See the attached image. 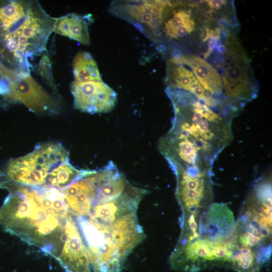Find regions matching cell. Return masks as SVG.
Segmentation results:
<instances>
[{"instance_id":"ba28073f","label":"cell","mask_w":272,"mask_h":272,"mask_svg":"<svg viewBox=\"0 0 272 272\" xmlns=\"http://www.w3.org/2000/svg\"><path fill=\"white\" fill-rule=\"evenodd\" d=\"M167 1H124L112 2L109 12L133 25L141 32L156 31L162 25L166 10L172 7Z\"/></svg>"},{"instance_id":"7a4b0ae2","label":"cell","mask_w":272,"mask_h":272,"mask_svg":"<svg viewBox=\"0 0 272 272\" xmlns=\"http://www.w3.org/2000/svg\"><path fill=\"white\" fill-rule=\"evenodd\" d=\"M0 208V225L7 232L55 257L61 251L68 206L58 189L11 183Z\"/></svg>"},{"instance_id":"3957f363","label":"cell","mask_w":272,"mask_h":272,"mask_svg":"<svg viewBox=\"0 0 272 272\" xmlns=\"http://www.w3.org/2000/svg\"><path fill=\"white\" fill-rule=\"evenodd\" d=\"M55 21L37 1L0 3V42L20 74L30 75L29 59L44 53Z\"/></svg>"},{"instance_id":"4fadbf2b","label":"cell","mask_w":272,"mask_h":272,"mask_svg":"<svg viewBox=\"0 0 272 272\" xmlns=\"http://www.w3.org/2000/svg\"><path fill=\"white\" fill-rule=\"evenodd\" d=\"M165 83L167 87L188 91L192 93L200 85L192 72L174 56L166 63Z\"/></svg>"},{"instance_id":"8992f818","label":"cell","mask_w":272,"mask_h":272,"mask_svg":"<svg viewBox=\"0 0 272 272\" xmlns=\"http://www.w3.org/2000/svg\"><path fill=\"white\" fill-rule=\"evenodd\" d=\"M224 46L222 80L225 95L241 102L251 101L257 96L258 86L250 59L239 39L233 35H229Z\"/></svg>"},{"instance_id":"8fae6325","label":"cell","mask_w":272,"mask_h":272,"mask_svg":"<svg viewBox=\"0 0 272 272\" xmlns=\"http://www.w3.org/2000/svg\"><path fill=\"white\" fill-rule=\"evenodd\" d=\"M178 60L190 68L200 85L212 96H220L223 92L222 78L210 63L196 55H178Z\"/></svg>"},{"instance_id":"ac0fdd59","label":"cell","mask_w":272,"mask_h":272,"mask_svg":"<svg viewBox=\"0 0 272 272\" xmlns=\"http://www.w3.org/2000/svg\"><path fill=\"white\" fill-rule=\"evenodd\" d=\"M229 240L230 243L232 245L233 251H235V250H238V249H247L239 248L237 246L236 243H235L233 239L231 238V235H230V237L229 238ZM248 250H250V249H248ZM253 252L254 253H255L258 255V256L260 258V259L263 261V262L264 263H265L267 261H268L269 259L270 255H271V252L270 253H258L255 252L254 251H253Z\"/></svg>"},{"instance_id":"5b68a950","label":"cell","mask_w":272,"mask_h":272,"mask_svg":"<svg viewBox=\"0 0 272 272\" xmlns=\"http://www.w3.org/2000/svg\"><path fill=\"white\" fill-rule=\"evenodd\" d=\"M69 161L68 153L62 145L49 142L38 145L26 156L11 160L6 174L8 182L31 187H44L50 173Z\"/></svg>"},{"instance_id":"9a60e30c","label":"cell","mask_w":272,"mask_h":272,"mask_svg":"<svg viewBox=\"0 0 272 272\" xmlns=\"http://www.w3.org/2000/svg\"><path fill=\"white\" fill-rule=\"evenodd\" d=\"M73 70L75 81H102L97 64L87 51H80L76 55L73 61Z\"/></svg>"},{"instance_id":"30bf717a","label":"cell","mask_w":272,"mask_h":272,"mask_svg":"<svg viewBox=\"0 0 272 272\" xmlns=\"http://www.w3.org/2000/svg\"><path fill=\"white\" fill-rule=\"evenodd\" d=\"M75 107L89 113L110 111L117 102L116 92L102 81L78 82L71 86Z\"/></svg>"},{"instance_id":"6da1fadb","label":"cell","mask_w":272,"mask_h":272,"mask_svg":"<svg viewBox=\"0 0 272 272\" xmlns=\"http://www.w3.org/2000/svg\"><path fill=\"white\" fill-rule=\"evenodd\" d=\"M165 91L174 116L171 129L159 142V151L171 167L211 173L215 159L233 139L232 120L237 110L222 100L211 107L188 91L169 87Z\"/></svg>"},{"instance_id":"9c48e42d","label":"cell","mask_w":272,"mask_h":272,"mask_svg":"<svg viewBox=\"0 0 272 272\" xmlns=\"http://www.w3.org/2000/svg\"><path fill=\"white\" fill-rule=\"evenodd\" d=\"M5 94L11 100L21 103L35 113H54L58 110L54 98L31 75H19L8 80Z\"/></svg>"},{"instance_id":"e0dca14e","label":"cell","mask_w":272,"mask_h":272,"mask_svg":"<svg viewBox=\"0 0 272 272\" xmlns=\"http://www.w3.org/2000/svg\"><path fill=\"white\" fill-rule=\"evenodd\" d=\"M37 71L42 78L53 90H56L51 70V62L48 53H44L37 66Z\"/></svg>"},{"instance_id":"7c38bea8","label":"cell","mask_w":272,"mask_h":272,"mask_svg":"<svg viewBox=\"0 0 272 272\" xmlns=\"http://www.w3.org/2000/svg\"><path fill=\"white\" fill-rule=\"evenodd\" d=\"M93 22L90 14L85 15L68 14L56 18L53 32L83 44L89 45L88 28Z\"/></svg>"},{"instance_id":"52a82bcc","label":"cell","mask_w":272,"mask_h":272,"mask_svg":"<svg viewBox=\"0 0 272 272\" xmlns=\"http://www.w3.org/2000/svg\"><path fill=\"white\" fill-rule=\"evenodd\" d=\"M176 177V196L182 212L181 224H198L212 203L211 173L190 174L178 166L171 167Z\"/></svg>"},{"instance_id":"5bb4252c","label":"cell","mask_w":272,"mask_h":272,"mask_svg":"<svg viewBox=\"0 0 272 272\" xmlns=\"http://www.w3.org/2000/svg\"><path fill=\"white\" fill-rule=\"evenodd\" d=\"M195 25L191 11L180 9L174 11L172 16L165 23L164 32L170 38H180L191 33Z\"/></svg>"},{"instance_id":"2e32d148","label":"cell","mask_w":272,"mask_h":272,"mask_svg":"<svg viewBox=\"0 0 272 272\" xmlns=\"http://www.w3.org/2000/svg\"><path fill=\"white\" fill-rule=\"evenodd\" d=\"M87 171L78 170L65 162L56 167L49 174L44 187L62 189L81 177Z\"/></svg>"},{"instance_id":"277c9868","label":"cell","mask_w":272,"mask_h":272,"mask_svg":"<svg viewBox=\"0 0 272 272\" xmlns=\"http://www.w3.org/2000/svg\"><path fill=\"white\" fill-rule=\"evenodd\" d=\"M233 251L229 241H219L197 234L178 240L169 263L172 269L183 272H199L215 267L231 268Z\"/></svg>"}]
</instances>
